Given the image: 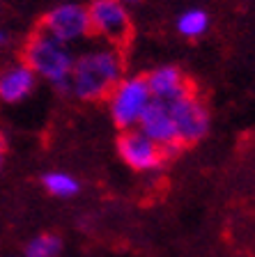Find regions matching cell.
<instances>
[{"label":"cell","mask_w":255,"mask_h":257,"mask_svg":"<svg viewBox=\"0 0 255 257\" xmlns=\"http://www.w3.org/2000/svg\"><path fill=\"white\" fill-rule=\"evenodd\" d=\"M122 69L124 62L117 48H92L80 58H76L69 76V90L85 101L101 99V96L111 94L113 87L122 80Z\"/></svg>","instance_id":"obj_1"},{"label":"cell","mask_w":255,"mask_h":257,"mask_svg":"<svg viewBox=\"0 0 255 257\" xmlns=\"http://www.w3.org/2000/svg\"><path fill=\"white\" fill-rule=\"evenodd\" d=\"M74 62L76 58L71 55L69 46L53 39L44 30L35 32L30 42L26 44V64L32 69V74H39L60 90H69V76Z\"/></svg>","instance_id":"obj_2"},{"label":"cell","mask_w":255,"mask_h":257,"mask_svg":"<svg viewBox=\"0 0 255 257\" xmlns=\"http://www.w3.org/2000/svg\"><path fill=\"white\" fill-rule=\"evenodd\" d=\"M88 19H90V32H95L111 48L129 46L133 37V23L124 3H120V0H92L88 5Z\"/></svg>","instance_id":"obj_3"},{"label":"cell","mask_w":255,"mask_h":257,"mask_svg":"<svg viewBox=\"0 0 255 257\" xmlns=\"http://www.w3.org/2000/svg\"><path fill=\"white\" fill-rule=\"evenodd\" d=\"M152 96H149L145 76H131L122 78L108 94V108H111V117L120 128H133L138 124L143 110L149 106Z\"/></svg>","instance_id":"obj_4"},{"label":"cell","mask_w":255,"mask_h":257,"mask_svg":"<svg viewBox=\"0 0 255 257\" xmlns=\"http://www.w3.org/2000/svg\"><path fill=\"white\" fill-rule=\"evenodd\" d=\"M42 30L51 35L53 39L62 44H74L80 42L90 35V19H88V7L78 5V3H62V5L53 7L44 16Z\"/></svg>","instance_id":"obj_5"},{"label":"cell","mask_w":255,"mask_h":257,"mask_svg":"<svg viewBox=\"0 0 255 257\" xmlns=\"http://www.w3.org/2000/svg\"><path fill=\"white\" fill-rule=\"evenodd\" d=\"M168 110L173 115V122H175L177 138H180L182 147L202 140L205 134L209 131V110L191 92L180 96L177 101L168 103Z\"/></svg>","instance_id":"obj_6"},{"label":"cell","mask_w":255,"mask_h":257,"mask_svg":"<svg viewBox=\"0 0 255 257\" xmlns=\"http://www.w3.org/2000/svg\"><path fill=\"white\" fill-rule=\"evenodd\" d=\"M136 126L159 147L163 159L177 154L182 150V143L177 138V128H175V122H173V115L168 110V103L149 101V106L143 110Z\"/></svg>","instance_id":"obj_7"},{"label":"cell","mask_w":255,"mask_h":257,"mask_svg":"<svg viewBox=\"0 0 255 257\" xmlns=\"http://www.w3.org/2000/svg\"><path fill=\"white\" fill-rule=\"evenodd\" d=\"M117 152L124 159V163L131 166L133 170H154L163 163L161 150L138 128L122 131L117 140Z\"/></svg>","instance_id":"obj_8"},{"label":"cell","mask_w":255,"mask_h":257,"mask_svg":"<svg viewBox=\"0 0 255 257\" xmlns=\"http://www.w3.org/2000/svg\"><path fill=\"white\" fill-rule=\"evenodd\" d=\"M145 83H147L152 101H161V103H173L180 96L191 92L177 67H159V69L149 71L145 76Z\"/></svg>","instance_id":"obj_9"},{"label":"cell","mask_w":255,"mask_h":257,"mask_svg":"<svg viewBox=\"0 0 255 257\" xmlns=\"http://www.w3.org/2000/svg\"><path fill=\"white\" fill-rule=\"evenodd\" d=\"M37 76L28 64H12L0 71V101L16 103L35 90Z\"/></svg>","instance_id":"obj_10"},{"label":"cell","mask_w":255,"mask_h":257,"mask_svg":"<svg viewBox=\"0 0 255 257\" xmlns=\"http://www.w3.org/2000/svg\"><path fill=\"white\" fill-rule=\"evenodd\" d=\"M209 28V14L205 10H186L177 19V30L184 37H200Z\"/></svg>","instance_id":"obj_11"},{"label":"cell","mask_w":255,"mask_h":257,"mask_svg":"<svg viewBox=\"0 0 255 257\" xmlns=\"http://www.w3.org/2000/svg\"><path fill=\"white\" fill-rule=\"evenodd\" d=\"M42 184L55 198H74L76 193L80 191V184L71 175H67V172H46L42 177Z\"/></svg>","instance_id":"obj_12"},{"label":"cell","mask_w":255,"mask_h":257,"mask_svg":"<svg viewBox=\"0 0 255 257\" xmlns=\"http://www.w3.org/2000/svg\"><path fill=\"white\" fill-rule=\"evenodd\" d=\"M62 250V241L55 234L32 236L26 246V257H58Z\"/></svg>","instance_id":"obj_13"},{"label":"cell","mask_w":255,"mask_h":257,"mask_svg":"<svg viewBox=\"0 0 255 257\" xmlns=\"http://www.w3.org/2000/svg\"><path fill=\"white\" fill-rule=\"evenodd\" d=\"M3 163H5V138L0 136V170H3Z\"/></svg>","instance_id":"obj_14"},{"label":"cell","mask_w":255,"mask_h":257,"mask_svg":"<svg viewBox=\"0 0 255 257\" xmlns=\"http://www.w3.org/2000/svg\"><path fill=\"white\" fill-rule=\"evenodd\" d=\"M0 44H5V32L0 30Z\"/></svg>","instance_id":"obj_15"},{"label":"cell","mask_w":255,"mask_h":257,"mask_svg":"<svg viewBox=\"0 0 255 257\" xmlns=\"http://www.w3.org/2000/svg\"><path fill=\"white\" fill-rule=\"evenodd\" d=\"M120 3H133V0H120Z\"/></svg>","instance_id":"obj_16"}]
</instances>
